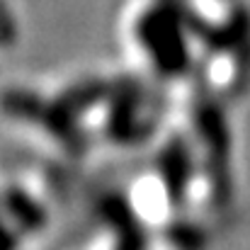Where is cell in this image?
<instances>
[{
  "label": "cell",
  "mask_w": 250,
  "mask_h": 250,
  "mask_svg": "<svg viewBox=\"0 0 250 250\" xmlns=\"http://www.w3.org/2000/svg\"><path fill=\"white\" fill-rule=\"evenodd\" d=\"M136 39L146 49L151 63L163 76H180L189 63L182 15L170 5H156L136 22Z\"/></svg>",
  "instance_id": "6da1fadb"
},
{
  "label": "cell",
  "mask_w": 250,
  "mask_h": 250,
  "mask_svg": "<svg viewBox=\"0 0 250 250\" xmlns=\"http://www.w3.org/2000/svg\"><path fill=\"white\" fill-rule=\"evenodd\" d=\"M0 250H15V238L5 229V224H0Z\"/></svg>",
  "instance_id": "277c9868"
},
{
  "label": "cell",
  "mask_w": 250,
  "mask_h": 250,
  "mask_svg": "<svg viewBox=\"0 0 250 250\" xmlns=\"http://www.w3.org/2000/svg\"><path fill=\"white\" fill-rule=\"evenodd\" d=\"M7 209L20 219V224H24V229H39L44 224L42 209L34 202H29L24 194H20V192H10L7 194Z\"/></svg>",
  "instance_id": "3957f363"
},
{
  "label": "cell",
  "mask_w": 250,
  "mask_h": 250,
  "mask_svg": "<svg viewBox=\"0 0 250 250\" xmlns=\"http://www.w3.org/2000/svg\"><path fill=\"white\" fill-rule=\"evenodd\" d=\"M163 180H166V189L170 202H182L185 192H187V182H189V153L187 146L182 141H172L166 146L163 153Z\"/></svg>",
  "instance_id": "7a4b0ae2"
}]
</instances>
